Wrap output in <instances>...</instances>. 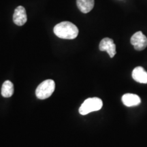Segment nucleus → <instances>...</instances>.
I'll return each mask as SVG.
<instances>
[{"mask_svg":"<svg viewBox=\"0 0 147 147\" xmlns=\"http://www.w3.org/2000/svg\"><path fill=\"white\" fill-rule=\"evenodd\" d=\"M131 44L136 51H143L147 47V38L142 32H138L131 36Z\"/></svg>","mask_w":147,"mask_h":147,"instance_id":"4","label":"nucleus"},{"mask_svg":"<svg viewBox=\"0 0 147 147\" xmlns=\"http://www.w3.org/2000/svg\"><path fill=\"white\" fill-rule=\"evenodd\" d=\"M122 102L127 107L138 106L141 103V99L138 95L133 93H126L123 95Z\"/></svg>","mask_w":147,"mask_h":147,"instance_id":"7","label":"nucleus"},{"mask_svg":"<svg viewBox=\"0 0 147 147\" xmlns=\"http://www.w3.org/2000/svg\"><path fill=\"white\" fill-rule=\"evenodd\" d=\"M14 93V85L10 80H5L1 87V95L3 97H10Z\"/></svg>","mask_w":147,"mask_h":147,"instance_id":"10","label":"nucleus"},{"mask_svg":"<svg viewBox=\"0 0 147 147\" xmlns=\"http://www.w3.org/2000/svg\"><path fill=\"white\" fill-rule=\"evenodd\" d=\"M132 78L134 80L140 83H147V71L142 67L138 66L134 69L132 71Z\"/></svg>","mask_w":147,"mask_h":147,"instance_id":"8","label":"nucleus"},{"mask_svg":"<svg viewBox=\"0 0 147 147\" xmlns=\"http://www.w3.org/2000/svg\"><path fill=\"white\" fill-rule=\"evenodd\" d=\"M99 49L101 51H106L111 58L115 57L117 53L116 51V45L114 41L109 38H105L100 42Z\"/></svg>","mask_w":147,"mask_h":147,"instance_id":"5","label":"nucleus"},{"mask_svg":"<svg viewBox=\"0 0 147 147\" xmlns=\"http://www.w3.org/2000/svg\"><path fill=\"white\" fill-rule=\"evenodd\" d=\"M55 34L59 38L73 40L78 35V29L74 24L69 21H63L56 25L54 27Z\"/></svg>","mask_w":147,"mask_h":147,"instance_id":"1","label":"nucleus"},{"mask_svg":"<svg viewBox=\"0 0 147 147\" xmlns=\"http://www.w3.org/2000/svg\"><path fill=\"white\" fill-rule=\"evenodd\" d=\"M27 21L26 10L24 7L19 5L14 10L13 21L18 26H23Z\"/></svg>","mask_w":147,"mask_h":147,"instance_id":"6","label":"nucleus"},{"mask_svg":"<svg viewBox=\"0 0 147 147\" xmlns=\"http://www.w3.org/2000/svg\"><path fill=\"white\" fill-rule=\"evenodd\" d=\"M55 89V81L51 79L41 82L36 90V97L40 100H45L52 95Z\"/></svg>","mask_w":147,"mask_h":147,"instance_id":"3","label":"nucleus"},{"mask_svg":"<svg viewBox=\"0 0 147 147\" xmlns=\"http://www.w3.org/2000/svg\"><path fill=\"white\" fill-rule=\"evenodd\" d=\"M94 0H76L77 6L82 13H88L94 7Z\"/></svg>","mask_w":147,"mask_h":147,"instance_id":"9","label":"nucleus"},{"mask_svg":"<svg viewBox=\"0 0 147 147\" xmlns=\"http://www.w3.org/2000/svg\"><path fill=\"white\" fill-rule=\"evenodd\" d=\"M103 106V102L98 97H91L84 100L79 108V113L82 115H86L90 113L100 110Z\"/></svg>","mask_w":147,"mask_h":147,"instance_id":"2","label":"nucleus"}]
</instances>
